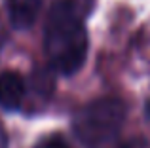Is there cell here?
<instances>
[{
    "label": "cell",
    "mask_w": 150,
    "mask_h": 148,
    "mask_svg": "<svg viewBox=\"0 0 150 148\" xmlns=\"http://www.w3.org/2000/svg\"><path fill=\"white\" fill-rule=\"evenodd\" d=\"M88 30L72 0H55L44 27V49L53 72L72 76L88 55Z\"/></svg>",
    "instance_id": "obj_1"
},
{
    "label": "cell",
    "mask_w": 150,
    "mask_h": 148,
    "mask_svg": "<svg viewBox=\"0 0 150 148\" xmlns=\"http://www.w3.org/2000/svg\"><path fill=\"white\" fill-rule=\"evenodd\" d=\"M124 101L118 97H101L78 110L72 120L76 139L88 148H99L118 137L125 122Z\"/></svg>",
    "instance_id": "obj_2"
},
{
    "label": "cell",
    "mask_w": 150,
    "mask_h": 148,
    "mask_svg": "<svg viewBox=\"0 0 150 148\" xmlns=\"http://www.w3.org/2000/svg\"><path fill=\"white\" fill-rule=\"evenodd\" d=\"M25 97V80L15 70L0 74V106L6 110H17Z\"/></svg>",
    "instance_id": "obj_3"
},
{
    "label": "cell",
    "mask_w": 150,
    "mask_h": 148,
    "mask_svg": "<svg viewBox=\"0 0 150 148\" xmlns=\"http://www.w3.org/2000/svg\"><path fill=\"white\" fill-rule=\"evenodd\" d=\"M42 8V0H8V17L13 29L25 30L34 25Z\"/></svg>",
    "instance_id": "obj_4"
},
{
    "label": "cell",
    "mask_w": 150,
    "mask_h": 148,
    "mask_svg": "<svg viewBox=\"0 0 150 148\" xmlns=\"http://www.w3.org/2000/svg\"><path fill=\"white\" fill-rule=\"evenodd\" d=\"M33 87L38 95L50 97L53 91V78L48 70H36L33 76Z\"/></svg>",
    "instance_id": "obj_5"
},
{
    "label": "cell",
    "mask_w": 150,
    "mask_h": 148,
    "mask_svg": "<svg viewBox=\"0 0 150 148\" xmlns=\"http://www.w3.org/2000/svg\"><path fill=\"white\" fill-rule=\"evenodd\" d=\"M36 148H72L61 135H50V137L42 139L36 144Z\"/></svg>",
    "instance_id": "obj_6"
},
{
    "label": "cell",
    "mask_w": 150,
    "mask_h": 148,
    "mask_svg": "<svg viewBox=\"0 0 150 148\" xmlns=\"http://www.w3.org/2000/svg\"><path fill=\"white\" fill-rule=\"evenodd\" d=\"M118 148H148L146 142H143L141 139H135V141H127L124 142V144H120Z\"/></svg>",
    "instance_id": "obj_7"
},
{
    "label": "cell",
    "mask_w": 150,
    "mask_h": 148,
    "mask_svg": "<svg viewBox=\"0 0 150 148\" xmlns=\"http://www.w3.org/2000/svg\"><path fill=\"white\" fill-rule=\"evenodd\" d=\"M0 148H8V135L2 125H0Z\"/></svg>",
    "instance_id": "obj_8"
},
{
    "label": "cell",
    "mask_w": 150,
    "mask_h": 148,
    "mask_svg": "<svg viewBox=\"0 0 150 148\" xmlns=\"http://www.w3.org/2000/svg\"><path fill=\"white\" fill-rule=\"evenodd\" d=\"M144 114H146V118L150 120V99L146 101V104H144Z\"/></svg>",
    "instance_id": "obj_9"
}]
</instances>
